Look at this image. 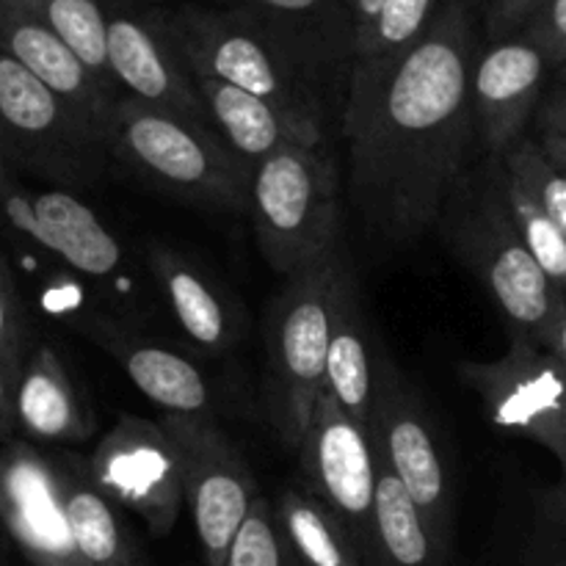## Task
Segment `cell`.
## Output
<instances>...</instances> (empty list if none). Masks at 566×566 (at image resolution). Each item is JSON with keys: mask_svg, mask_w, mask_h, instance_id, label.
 Wrapping results in <instances>:
<instances>
[{"mask_svg": "<svg viewBox=\"0 0 566 566\" xmlns=\"http://www.w3.org/2000/svg\"><path fill=\"white\" fill-rule=\"evenodd\" d=\"M88 70L114 86L108 70V17L97 0H22Z\"/></svg>", "mask_w": 566, "mask_h": 566, "instance_id": "obj_26", "label": "cell"}, {"mask_svg": "<svg viewBox=\"0 0 566 566\" xmlns=\"http://www.w3.org/2000/svg\"><path fill=\"white\" fill-rule=\"evenodd\" d=\"M147 269L193 348L224 357L243 337V313L199 263L166 243H149Z\"/></svg>", "mask_w": 566, "mask_h": 566, "instance_id": "obj_20", "label": "cell"}, {"mask_svg": "<svg viewBox=\"0 0 566 566\" xmlns=\"http://www.w3.org/2000/svg\"><path fill=\"white\" fill-rule=\"evenodd\" d=\"M224 566H302L282 536L274 517V503L260 495L238 531Z\"/></svg>", "mask_w": 566, "mask_h": 566, "instance_id": "obj_30", "label": "cell"}, {"mask_svg": "<svg viewBox=\"0 0 566 566\" xmlns=\"http://www.w3.org/2000/svg\"><path fill=\"white\" fill-rule=\"evenodd\" d=\"M108 70L125 97L213 127L197 81L175 44L133 17L108 20Z\"/></svg>", "mask_w": 566, "mask_h": 566, "instance_id": "obj_16", "label": "cell"}, {"mask_svg": "<svg viewBox=\"0 0 566 566\" xmlns=\"http://www.w3.org/2000/svg\"><path fill=\"white\" fill-rule=\"evenodd\" d=\"M370 437L379 462L407 490L431 528L451 547L453 542V490L440 440L434 434L423 398L401 376L396 365L387 370L376 407Z\"/></svg>", "mask_w": 566, "mask_h": 566, "instance_id": "obj_11", "label": "cell"}, {"mask_svg": "<svg viewBox=\"0 0 566 566\" xmlns=\"http://www.w3.org/2000/svg\"><path fill=\"white\" fill-rule=\"evenodd\" d=\"M64 512L72 545L83 566H138V553L125 534L116 503L94 484L92 473H64Z\"/></svg>", "mask_w": 566, "mask_h": 566, "instance_id": "obj_24", "label": "cell"}, {"mask_svg": "<svg viewBox=\"0 0 566 566\" xmlns=\"http://www.w3.org/2000/svg\"><path fill=\"white\" fill-rule=\"evenodd\" d=\"M545 348H547V352H551V354H556V357L562 359V363L566 365V302H564L562 315H558L556 326H553L551 335H547Z\"/></svg>", "mask_w": 566, "mask_h": 566, "instance_id": "obj_39", "label": "cell"}, {"mask_svg": "<svg viewBox=\"0 0 566 566\" xmlns=\"http://www.w3.org/2000/svg\"><path fill=\"white\" fill-rule=\"evenodd\" d=\"M437 227L453 258L490 293L512 337L545 346L566 296L525 247L497 188L495 158L464 171Z\"/></svg>", "mask_w": 566, "mask_h": 566, "instance_id": "obj_2", "label": "cell"}, {"mask_svg": "<svg viewBox=\"0 0 566 566\" xmlns=\"http://www.w3.org/2000/svg\"><path fill=\"white\" fill-rule=\"evenodd\" d=\"M252 3L269 11V14L285 17V20L293 22H304L310 17H324L329 11L326 9L329 0H252Z\"/></svg>", "mask_w": 566, "mask_h": 566, "instance_id": "obj_36", "label": "cell"}, {"mask_svg": "<svg viewBox=\"0 0 566 566\" xmlns=\"http://www.w3.org/2000/svg\"><path fill=\"white\" fill-rule=\"evenodd\" d=\"M3 210L17 230L64 260L75 274L97 282L130 280V260L119 238L70 191H42L31 199L11 193Z\"/></svg>", "mask_w": 566, "mask_h": 566, "instance_id": "obj_14", "label": "cell"}, {"mask_svg": "<svg viewBox=\"0 0 566 566\" xmlns=\"http://www.w3.org/2000/svg\"><path fill=\"white\" fill-rule=\"evenodd\" d=\"M520 36L528 39L531 44L545 53V59L551 61V66H564L566 64V0H545L542 9L536 11L528 20V25L523 28Z\"/></svg>", "mask_w": 566, "mask_h": 566, "instance_id": "obj_32", "label": "cell"}, {"mask_svg": "<svg viewBox=\"0 0 566 566\" xmlns=\"http://www.w3.org/2000/svg\"><path fill=\"white\" fill-rule=\"evenodd\" d=\"M14 412L22 429L44 442H81L94 429L64 363L50 348H39L22 374Z\"/></svg>", "mask_w": 566, "mask_h": 566, "instance_id": "obj_23", "label": "cell"}, {"mask_svg": "<svg viewBox=\"0 0 566 566\" xmlns=\"http://www.w3.org/2000/svg\"><path fill=\"white\" fill-rule=\"evenodd\" d=\"M457 374L484 403L497 429L545 448L566 484V365L525 337H512L506 354L490 363H459Z\"/></svg>", "mask_w": 566, "mask_h": 566, "instance_id": "obj_8", "label": "cell"}, {"mask_svg": "<svg viewBox=\"0 0 566 566\" xmlns=\"http://www.w3.org/2000/svg\"><path fill=\"white\" fill-rule=\"evenodd\" d=\"M83 332L105 348L119 363L127 379L166 415L210 418L216 398L213 387L202 368L186 354L144 335L122 315L99 313L92 324L83 326Z\"/></svg>", "mask_w": 566, "mask_h": 566, "instance_id": "obj_15", "label": "cell"}, {"mask_svg": "<svg viewBox=\"0 0 566 566\" xmlns=\"http://www.w3.org/2000/svg\"><path fill=\"white\" fill-rule=\"evenodd\" d=\"M160 423L180 451L186 509L205 566H224L238 531L260 497L252 470L213 418L164 415Z\"/></svg>", "mask_w": 566, "mask_h": 566, "instance_id": "obj_7", "label": "cell"}, {"mask_svg": "<svg viewBox=\"0 0 566 566\" xmlns=\"http://www.w3.org/2000/svg\"><path fill=\"white\" fill-rule=\"evenodd\" d=\"M247 213L265 263L285 280L337 252L340 197L324 149L291 144L265 158L252 171Z\"/></svg>", "mask_w": 566, "mask_h": 566, "instance_id": "obj_5", "label": "cell"}, {"mask_svg": "<svg viewBox=\"0 0 566 566\" xmlns=\"http://www.w3.org/2000/svg\"><path fill=\"white\" fill-rule=\"evenodd\" d=\"M343 252L285 280L265 315V407L285 448L296 451L326 392L335 285Z\"/></svg>", "mask_w": 566, "mask_h": 566, "instance_id": "obj_3", "label": "cell"}, {"mask_svg": "<svg viewBox=\"0 0 566 566\" xmlns=\"http://www.w3.org/2000/svg\"><path fill=\"white\" fill-rule=\"evenodd\" d=\"M390 365V357L381 352L374 326L368 324L363 296H359V282L346 260L335 285L329 359H326V392L368 434Z\"/></svg>", "mask_w": 566, "mask_h": 566, "instance_id": "obj_17", "label": "cell"}, {"mask_svg": "<svg viewBox=\"0 0 566 566\" xmlns=\"http://www.w3.org/2000/svg\"><path fill=\"white\" fill-rule=\"evenodd\" d=\"M171 44L191 75H208L269 99L287 116L324 127L321 103L298 50L232 17H188Z\"/></svg>", "mask_w": 566, "mask_h": 566, "instance_id": "obj_6", "label": "cell"}, {"mask_svg": "<svg viewBox=\"0 0 566 566\" xmlns=\"http://www.w3.org/2000/svg\"><path fill=\"white\" fill-rule=\"evenodd\" d=\"M536 142L545 149L547 158L566 171V133H539Z\"/></svg>", "mask_w": 566, "mask_h": 566, "instance_id": "obj_38", "label": "cell"}, {"mask_svg": "<svg viewBox=\"0 0 566 566\" xmlns=\"http://www.w3.org/2000/svg\"><path fill=\"white\" fill-rule=\"evenodd\" d=\"M296 453L304 490L346 523L359 553H365L374 531L381 475L376 442L329 392H324Z\"/></svg>", "mask_w": 566, "mask_h": 566, "instance_id": "obj_10", "label": "cell"}, {"mask_svg": "<svg viewBox=\"0 0 566 566\" xmlns=\"http://www.w3.org/2000/svg\"><path fill=\"white\" fill-rule=\"evenodd\" d=\"M0 44L3 53L108 133L122 92L94 75L22 0H0Z\"/></svg>", "mask_w": 566, "mask_h": 566, "instance_id": "obj_18", "label": "cell"}, {"mask_svg": "<svg viewBox=\"0 0 566 566\" xmlns=\"http://www.w3.org/2000/svg\"><path fill=\"white\" fill-rule=\"evenodd\" d=\"M0 503L17 542L39 566H83L66 525L61 470L17 448L0 468Z\"/></svg>", "mask_w": 566, "mask_h": 566, "instance_id": "obj_19", "label": "cell"}, {"mask_svg": "<svg viewBox=\"0 0 566 566\" xmlns=\"http://www.w3.org/2000/svg\"><path fill=\"white\" fill-rule=\"evenodd\" d=\"M495 175L503 202H506L525 247L531 249L542 271L551 276L553 285L566 296V235L562 227L545 213V208L536 202L534 193L503 166L501 158H495Z\"/></svg>", "mask_w": 566, "mask_h": 566, "instance_id": "obj_27", "label": "cell"}, {"mask_svg": "<svg viewBox=\"0 0 566 566\" xmlns=\"http://www.w3.org/2000/svg\"><path fill=\"white\" fill-rule=\"evenodd\" d=\"M545 0H490L486 9V39L490 42H503L528 25L531 17L542 9Z\"/></svg>", "mask_w": 566, "mask_h": 566, "instance_id": "obj_33", "label": "cell"}, {"mask_svg": "<svg viewBox=\"0 0 566 566\" xmlns=\"http://www.w3.org/2000/svg\"><path fill=\"white\" fill-rule=\"evenodd\" d=\"M193 81L210 114V125L249 175L265 158L291 144H302V147L324 144V127L293 119L258 94H249L208 75H193Z\"/></svg>", "mask_w": 566, "mask_h": 566, "instance_id": "obj_21", "label": "cell"}, {"mask_svg": "<svg viewBox=\"0 0 566 566\" xmlns=\"http://www.w3.org/2000/svg\"><path fill=\"white\" fill-rule=\"evenodd\" d=\"M0 363L9 370H14L20 363V329H17L14 302H11L3 274H0Z\"/></svg>", "mask_w": 566, "mask_h": 566, "instance_id": "obj_34", "label": "cell"}, {"mask_svg": "<svg viewBox=\"0 0 566 566\" xmlns=\"http://www.w3.org/2000/svg\"><path fill=\"white\" fill-rule=\"evenodd\" d=\"M525 566H566V484L551 486L536 501Z\"/></svg>", "mask_w": 566, "mask_h": 566, "instance_id": "obj_31", "label": "cell"}, {"mask_svg": "<svg viewBox=\"0 0 566 566\" xmlns=\"http://www.w3.org/2000/svg\"><path fill=\"white\" fill-rule=\"evenodd\" d=\"M558 83H564V86H566V64L558 66Z\"/></svg>", "mask_w": 566, "mask_h": 566, "instance_id": "obj_41", "label": "cell"}, {"mask_svg": "<svg viewBox=\"0 0 566 566\" xmlns=\"http://www.w3.org/2000/svg\"><path fill=\"white\" fill-rule=\"evenodd\" d=\"M111 158L182 202L249 210L252 175L219 133L122 94L108 127Z\"/></svg>", "mask_w": 566, "mask_h": 566, "instance_id": "obj_4", "label": "cell"}, {"mask_svg": "<svg viewBox=\"0 0 566 566\" xmlns=\"http://www.w3.org/2000/svg\"><path fill=\"white\" fill-rule=\"evenodd\" d=\"M365 566H448L451 547L437 536L396 475L381 464Z\"/></svg>", "mask_w": 566, "mask_h": 566, "instance_id": "obj_22", "label": "cell"}, {"mask_svg": "<svg viewBox=\"0 0 566 566\" xmlns=\"http://www.w3.org/2000/svg\"><path fill=\"white\" fill-rule=\"evenodd\" d=\"M503 166L534 193L536 202L545 208V213L562 227L566 235V171L553 164L539 147L536 138H520L506 155H501Z\"/></svg>", "mask_w": 566, "mask_h": 566, "instance_id": "obj_29", "label": "cell"}, {"mask_svg": "<svg viewBox=\"0 0 566 566\" xmlns=\"http://www.w3.org/2000/svg\"><path fill=\"white\" fill-rule=\"evenodd\" d=\"M462 3L468 6V9H470V6H475V3H484V0H462Z\"/></svg>", "mask_w": 566, "mask_h": 566, "instance_id": "obj_42", "label": "cell"}, {"mask_svg": "<svg viewBox=\"0 0 566 566\" xmlns=\"http://www.w3.org/2000/svg\"><path fill=\"white\" fill-rule=\"evenodd\" d=\"M473 64L462 0H448L426 36L401 55L354 61L343 108L348 186L365 230L390 247L437 227L470 169Z\"/></svg>", "mask_w": 566, "mask_h": 566, "instance_id": "obj_1", "label": "cell"}, {"mask_svg": "<svg viewBox=\"0 0 566 566\" xmlns=\"http://www.w3.org/2000/svg\"><path fill=\"white\" fill-rule=\"evenodd\" d=\"M385 3L387 0H348L354 20V42L374 25V20L379 17V11L385 9Z\"/></svg>", "mask_w": 566, "mask_h": 566, "instance_id": "obj_37", "label": "cell"}, {"mask_svg": "<svg viewBox=\"0 0 566 566\" xmlns=\"http://www.w3.org/2000/svg\"><path fill=\"white\" fill-rule=\"evenodd\" d=\"M551 61L525 36L492 42L475 59L470 77L475 142L486 158L506 155L536 119Z\"/></svg>", "mask_w": 566, "mask_h": 566, "instance_id": "obj_13", "label": "cell"}, {"mask_svg": "<svg viewBox=\"0 0 566 566\" xmlns=\"http://www.w3.org/2000/svg\"><path fill=\"white\" fill-rule=\"evenodd\" d=\"M0 122L25 142L48 147L55 169L77 186L99 177L111 158L108 133L9 53H0Z\"/></svg>", "mask_w": 566, "mask_h": 566, "instance_id": "obj_12", "label": "cell"}, {"mask_svg": "<svg viewBox=\"0 0 566 566\" xmlns=\"http://www.w3.org/2000/svg\"><path fill=\"white\" fill-rule=\"evenodd\" d=\"M274 503L282 536L302 566H365L352 531L304 486H285Z\"/></svg>", "mask_w": 566, "mask_h": 566, "instance_id": "obj_25", "label": "cell"}, {"mask_svg": "<svg viewBox=\"0 0 566 566\" xmlns=\"http://www.w3.org/2000/svg\"><path fill=\"white\" fill-rule=\"evenodd\" d=\"M536 130L539 133H566V86L558 83L556 88L542 97L536 111Z\"/></svg>", "mask_w": 566, "mask_h": 566, "instance_id": "obj_35", "label": "cell"}, {"mask_svg": "<svg viewBox=\"0 0 566 566\" xmlns=\"http://www.w3.org/2000/svg\"><path fill=\"white\" fill-rule=\"evenodd\" d=\"M11 409H14V401L9 396V381H6V365L0 363V431L9 426Z\"/></svg>", "mask_w": 566, "mask_h": 566, "instance_id": "obj_40", "label": "cell"}, {"mask_svg": "<svg viewBox=\"0 0 566 566\" xmlns=\"http://www.w3.org/2000/svg\"><path fill=\"white\" fill-rule=\"evenodd\" d=\"M442 6V0H387L374 25L354 42V61L401 55L426 36Z\"/></svg>", "mask_w": 566, "mask_h": 566, "instance_id": "obj_28", "label": "cell"}, {"mask_svg": "<svg viewBox=\"0 0 566 566\" xmlns=\"http://www.w3.org/2000/svg\"><path fill=\"white\" fill-rule=\"evenodd\" d=\"M88 473L155 536L169 534L186 509L180 451L160 420L122 415L94 448Z\"/></svg>", "mask_w": 566, "mask_h": 566, "instance_id": "obj_9", "label": "cell"}]
</instances>
